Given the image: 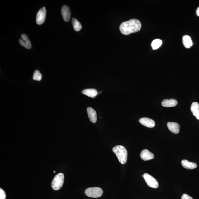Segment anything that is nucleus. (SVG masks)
<instances>
[{
	"instance_id": "f8f14e48",
	"label": "nucleus",
	"mask_w": 199,
	"mask_h": 199,
	"mask_svg": "<svg viewBox=\"0 0 199 199\" xmlns=\"http://www.w3.org/2000/svg\"><path fill=\"white\" fill-rule=\"evenodd\" d=\"M87 112L90 121L93 123H96L97 121V114L95 110L91 107H88L87 109Z\"/></svg>"
},
{
	"instance_id": "f03ea898",
	"label": "nucleus",
	"mask_w": 199,
	"mask_h": 199,
	"mask_svg": "<svg viewBox=\"0 0 199 199\" xmlns=\"http://www.w3.org/2000/svg\"><path fill=\"white\" fill-rule=\"evenodd\" d=\"M112 151L117 156L120 163L124 164L126 163L127 160L128 152L124 146H116L112 149Z\"/></svg>"
},
{
	"instance_id": "0eeeda50",
	"label": "nucleus",
	"mask_w": 199,
	"mask_h": 199,
	"mask_svg": "<svg viewBox=\"0 0 199 199\" xmlns=\"http://www.w3.org/2000/svg\"><path fill=\"white\" fill-rule=\"evenodd\" d=\"M61 13L64 21L66 22L69 21L71 16L69 7L67 6L64 5L62 7Z\"/></svg>"
},
{
	"instance_id": "4468645a",
	"label": "nucleus",
	"mask_w": 199,
	"mask_h": 199,
	"mask_svg": "<svg viewBox=\"0 0 199 199\" xmlns=\"http://www.w3.org/2000/svg\"><path fill=\"white\" fill-rule=\"evenodd\" d=\"M82 94L92 98H95L98 94L97 90L93 88L84 89L82 91Z\"/></svg>"
},
{
	"instance_id": "9b49d317",
	"label": "nucleus",
	"mask_w": 199,
	"mask_h": 199,
	"mask_svg": "<svg viewBox=\"0 0 199 199\" xmlns=\"http://www.w3.org/2000/svg\"><path fill=\"white\" fill-rule=\"evenodd\" d=\"M140 157L144 161H147L153 159L154 155L148 150L144 149L142 151L140 154Z\"/></svg>"
},
{
	"instance_id": "9d476101",
	"label": "nucleus",
	"mask_w": 199,
	"mask_h": 199,
	"mask_svg": "<svg viewBox=\"0 0 199 199\" xmlns=\"http://www.w3.org/2000/svg\"><path fill=\"white\" fill-rule=\"evenodd\" d=\"M167 127L170 131L175 134H178L180 132V126L176 122H168Z\"/></svg>"
},
{
	"instance_id": "b1692460",
	"label": "nucleus",
	"mask_w": 199,
	"mask_h": 199,
	"mask_svg": "<svg viewBox=\"0 0 199 199\" xmlns=\"http://www.w3.org/2000/svg\"><path fill=\"white\" fill-rule=\"evenodd\" d=\"M54 172L55 173L56 172H55V171H54Z\"/></svg>"
},
{
	"instance_id": "7ed1b4c3",
	"label": "nucleus",
	"mask_w": 199,
	"mask_h": 199,
	"mask_svg": "<svg viewBox=\"0 0 199 199\" xmlns=\"http://www.w3.org/2000/svg\"><path fill=\"white\" fill-rule=\"evenodd\" d=\"M64 175L62 173H60L54 177L52 182V187L55 190L61 189L64 182Z\"/></svg>"
},
{
	"instance_id": "dca6fc26",
	"label": "nucleus",
	"mask_w": 199,
	"mask_h": 199,
	"mask_svg": "<svg viewBox=\"0 0 199 199\" xmlns=\"http://www.w3.org/2000/svg\"><path fill=\"white\" fill-rule=\"evenodd\" d=\"M178 102L174 99L164 100L162 102V106L165 107H172L176 106Z\"/></svg>"
},
{
	"instance_id": "6ab92c4d",
	"label": "nucleus",
	"mask_w": 199,
	"mask_h": 199,
	"mask_svg": "<svg viewBox=\"0 0 199 199\" xmlns=\"http://www.w3.org/2000/svg\"><path fill=\"white\" fill-rule=\"evenodd\" d=\"M162 44V40L159 39H156L154 40L151 44L152 49L156 50L159 48Z\"/></svg>"
},
{
	"instance_id": "5701e85b",
	"label": "nucleus",
	"mask_w": 199,
	"mask_h": 199,
	"mask_svg": "<svg viewBox=\"0 0 199 199\" xmlns=\"http://www.w3.org/2000/svg\"><path fill=\"white\" fill-rule=\"evenodd\" d=\"M196 15L199 17V7L197 8L196 11Z\"/></svg>"
},
{
	"instance_id": "2eb2a0df",
	"label": "nucleus",
	"mask_w": 199,
	"mask_h": 199,
	"mask_svg": "<svg viewBox=\"0 0 199 199\" xmlns=\"http://www.w3.org/2000/svg\"><path fill=\"white\" fill-rule=\"evenodd\" d=\"M181 163L182 166L187 169H193L197 167V164L195 163L189 162L186 160H182Z\"/></svg>"
},
{
	"instance_id": "6e6552de",
	"label": "nucleus",
	"mask_w": 199,
	"mask_h": 199,
	"mask_svg": "<svg viewBox=\"0 0 199 199\" xmlns=\"http://www.w3.org/2000/svg\"><path fill=\"white\" fill-rule=\"evenodd\" d=\"M21 39H20L19 41L21 45L26 48L27 49H31L32 46L31 41H30L29 37L26 34H23L21 36Z\"/></svg>"
},
{
	"instance_id": "a211bd4d",
	"label": "nucleus",
	"mask_w": 199,
	"mask_h": 199,
	"mask_svg": "<svg viewBox=\"0 0 199 199\" xmlns=\"http://www.w3.org/2000/svg\"><path fill=\"white\" fill-rule=\"evenodd\" d=\"M72 25H73L74 29L76 31H79L81 29L82 26L80 22L75 18H73L72 20Z\"/></svg>"
},
{
	"instance_id": "f257e3e1",
	"label": "nucleus",
	"mask_w": 199,
	"mask_h": 199,
	"mask_svg": "<svg viewBox=\"0 0 199 199\" xmlns=\"http://www.w3.org/2000/svg\"><path fill=\"white\" fill-rule=\"evenodd\" d=\"M141 28V23L139 20L136 19H132L124 22L120 26L121 32L126 35L138 32Z\"/></svg>"
},
{
	"instance_id": "20e7f679",
	"label": "nucleus",
	"mask_w": 199,
	"mask_h": 199,
	"mask_svg": "<svg viewBox=\"0 0 199 199\" xmlns=\"http://www.w3.org/2000/svg\"><path fill=\"white\" fill-rule=\"evenodd\" d=\"M103 193V191L102 189L97 187L88 188L85 191L86 196L91 198H99Z\"/></svg>"
},
{
	"instance_id": "ddd939ff",
	"label": "nucleus",
	"mask_w": 199,
	"mask_h": 199,
	"mask_svg": "<svg viewBox=\"0 0 199 199\" xmlns=\"http://www.w3.org/2000/svg\"><path fill=\"white\" fill-rule=\"evenodd\" d=\"M191 111L197 119L199 120V104L198 102H193L191 106Z\"/></svg>"
},
{
	"instance_id": "f3484780",
	"label": "nucleus",
	"mask_w": 199,
	"mask_h": 199,
	"mask_svg": "<svg viewBox=\"0 0 199 199\" xmlns=\"http://www.w3.org/2000/svg\"><path fill=\"white\" fill-rule=\"evenodd\" d=\"M183 44L185 47L189 49L193 45V43L190 37L188 35H184L182 38Z\"/></svg>"
},
{
	"instance_id": "39448f33",
	"label": "nucleus",
	"mask_w": 199,
	"mask_h": 199,
	"mask_svg": "<svg viewBox=\"0 0 199 199\" xmlns=\"http://www.w3.org/2000/svg\"><path fill=\"white\" fill-rule=\"evenodd\" d=\"M148 185L152 188H156L159 186L157 181L153 177L147 173H145L142 176Z\"/></svg>"
},
{
	"instance_id": "412c9836",
	"label": "nucleus",
	"mask_w": 199,
	"mask_h": 199,
	"mask_svg": "<svg viewBox=\"0 0 199 199\" xmlns=\"http://www.w3.org/2000/svg\"><path fill=\"white\" fill-rule=\"evenodd\" d=\"M6 196L5 191L0 189V199H6Z\"/></svg>"
},
{
	"instance_id": "1a4fd4ad",
	"label": "nucleus",
	"mask_w": 199,
	"mask_h": 199,
	"mask_svg": "<svg viewBox=\"0 0 199 199\" xmlns=\"http://www.w3.org/2000/svg\"><path fill=\"white\" fill-rule=\"evenodd\" d=\"M140 123L148 128H153L155 126L154 120L148 118H142L139 120Z\"/></svg>"
},
{
	"instance_id": "423d86ee",
	"label": "nucleus",
	"mask_w": 199,
	"mask_h": 199,
	"mask_svg": "<svg viewBox=\"0 0 199 199\" xmlns=\"http://www.w3.org/2000/svg\"><path fill=\"white\" fill-rule=\"evenodd\" d=\"M46 9L45 7L40 9L38 12L36 17V23L39 25H42L45 21L46 17Z\"/></svg>"
},
{
	"instance_id": "aec40b11",
	"label": "nucleus",
	"mask_w": 199,
	"mask_h": 199,
	"mask_svg": "<svg viewBox=\"0 0 199 199\" xmlns=\"http://www.w3.org/2000/svg\"><path fill=\"white\" fill-rule=\"evenodd\" d=\"M42 76L41 74L38 70H36L34 72L33 79L34 80L40 81L42 79Z\"/></svg>"
},
{
	"instance_id": "4be33fe9",
	"label": "nucleus",
	"mask_w": 199,
	"mask_h": 199,
	"mask_svg": "<svg viewBox=\"0 0 199 199\" xmlns=\"http://www.w3.org/2000/svg\"><path fill=\"white\" fill-rule=\"evenodd\" d=\"M181 199H193L192 197H191L188 195L187 194H184L182 196Z\"/></svg>"
}]
</instances>
